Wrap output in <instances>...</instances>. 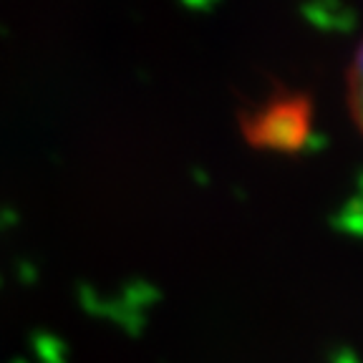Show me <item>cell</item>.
I'll use <instances>...</instances> for the list:
<instances>
[{
    "instance_id": "6da1fadb",
    "label": "cell",
    "mask_w": 363,
    "mask_h": 363,
    "mask_svg": "<svg viewBox=\"0 0 363 363\" xmlns=\"http://www.w3.org/2000/svg\"><path fill=\"white\" fill-rule=\"evenodd\" d=\"M240 126L245 142L262 152H298L311 139L313 104L298 91H278L250 108Z\"/></svg>"
},
{
    "instance_id": "7a4b0ae2",
    "label": "cell",
    "mask_w": 363,
    "mask_h": 363,
    "mask_svg": "<svg viewBox=\"0 0 363 363\" xmlns=\"http://www.w3.org/2000/svg\"><path fill=\"white\" fill-rule=\"evenodd\" d=\"M346 108L353 129L363 139V38L356 43L346 66Z\"/></svg>"
}]
</instances>
